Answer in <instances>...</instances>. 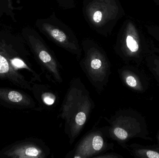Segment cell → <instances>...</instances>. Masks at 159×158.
<instances>
[{
	"instance_id": "obj_13",
	"label": "cell",
	"mask_w": 159,
	"mask_h": 158,
	"mask_svg": "<svg viewBox=\"0 0 159 158\" xmlns=\"http://www.w3.org/2000/svg\"><path fill=\"white\" fill-rule=\"evenodd\" d=\"M43 100L46 105H51L54 104L55 98L53 96L51 95L50 94L47 93L43 96Z\"/></svg>"
},
{
	"instance_id": "obj_5",
	"label": "cell",
	"mask_w": 159,
	"mask_h": 158,
	"mask_svg": "<svg viewBox=\"0 0 159 158\" xmlns=\"http://www.w3.org/2000/svg\"><path fill=\"white\" fill-rule=\"evenodd\" d=\"M129 69L123 71V79L126 84L137 92H145L150 84V80L146 72L137 69Z\"/></svg>"
},
{
	"instance_id": "obj_8",
	"label": "cell",
	"mask_w": 159,
	"mask_h": 158,
	"mask_svg": "<svg viewBox=\"0 0 159 158\" xmlns=\"http://www.w3.org/2000/svg\"><path fill=\"white\" fill-rule=\"evenodd\" d=\"M103 140L101 136L96 135L81 145L80 152L82 156L91 155L93 153L100 151L103 146Z\"/></svg>"
},
{
	"instance_id": "obj_10",
	"label": "cell",
	"mask_w": 159,
	"mask_h": 158,
	"mask_svg": "<svg viewBox=\"0 0 159 158\" xmlns=\"http://www.w3.org/2000/svg\"><path fill=\"white\" fill-rule=\"evenodd\" d=\"M126 45L129 50L132 53H136L139 50V45L133 36L128 35L126 38Z\"/></svg>"
},
{
	"instance_id": "obj_1",
	"label": "cell",
	"mask_w": 159,
	"mask_h": 158,
	"mask_svg": "<svg viewBox=\"0 0 159 158\" xmlns=\"http://www.w3.org/2000/svg\"><path fill=\"white\" fill-rule=\"evenodd\" d=\"M24 39L7 32L0 31V79L22 89L31 90L30 83L20 72L33 70L26 62L29 52Z\"/></svg>"
},
{
	"instance_id": "obj_9",
	"label": "cell",
	"mask_w": 159,
	"mask_h": 158,
	"mask_svg": "<svg viewBox=\"0 0 159 158\" xmlns=\"http://www.w3.org/2000/svg\"><path fill=\"white\" fill-rule=\"evenodd\" d=\"M148 62V70L159 86V60L155 59Z\"/></svg>"
},
{
	"instance_id": "obj_11",
	"label": "cell",
	"mask_w": 159,
	"mask_h": 158,
	"mask_svg": "<svg viewBox=\"0 0 159 158\" xmlns=\"http://www.w3.org/2000/svg\"><path fill=\"white\" fill-rule=\"evenodd\" d=\"M102 60L97 56H93L90 61V66L92 69L94 70H98L102 66Z\"/></svg>"
},
{
	"instance_id": "obj_14",
	"label": "cell",
	"mask_w": 159,
	"mask_h": 158,
	"mask_svg": "<svg viewBox=\"0 0 159 158\" xmlns=\"http://www.w3.org/2000/svg\"><path fill=\"white\" fill-rule=\"evenodd\" d=\"M157 140L158 143V144L159 145V129L157 135Z\"/></svg>"
},
{
	"instance_id": "obj_12",
	"label": "cell",
	"mask_w": 159,
	"mask_h": 158,
	"mask_svg": "<svg viewBox=\"0 0 159 158\" xmlns=\"http://www.w3.org/2000/svg\"><path fill=\"white\" fill-rule=\"evenodd\" d=\"M86 115L85 113L83 112H80L75 117V122L78 125H84L85 122L86 121Z\"/></svg>"
},
{
	"instance_id": "obj_3",
	"label": "cell",
	"mask_w": 159,
	"mask_h": 158,
	"mask_svg": "<svg viewBox=\"0 0 159 158\" xmlns=\"http://www.w3.org/2000/svg\"><path fill=\"white\" fill-rule=\"evenodd\" d=\"M30 99L22 91L0 88V106L14 110H23L30 107Z\"/></svg>"
},
{
	"instance_id": "obj_7",
	"label": "cell",
	"mask_w": 159,
	"mask_h": 158,
	"mask_svg": "<svg viewBox=\"0 0 159 158\" xmlns=\"http://www.w3.org/2000/svg\"><path fill=\"white\" fill-rule=\"evenodd\" d=\"M131 152L134 157L159 158V145L144 146L138 144L131 145Z\"/></svg>"
},
{
	"instance_id": "obj_6",
	"label": "cell",
	"mask_w": 159,
	"mask_h": 158,
	"mask_svg": "<svg viewBox=\"0 0 159 158\" xmlns=\"http://www.w3.org/2000/svg\"><path fill=\"white\" fill-rule=\"evenodd\" d=\"M89 6L88 9L89 18L95 25H102L107 20L111 19V8L109 4H105L106 0H95Z\"/></svg>"
},
{
	"instance_id": "obj_4",
	"label": "cell",
	"mask_w": 159,
	"mask_h": 158,
	"mask_svg": "<svg viewBox=\"0 0 159 158\" xmlns=\"http://www.w3.org/2000/svg\"><path fill=\"white\" fill-rule=\"evenodd\" d=\"M42 151L32 143L18 141L0 151V158H36L41 156Z\"/></svg>"
},
{
	"instance_id": "obj_2",
	"label": "cell",
	"mask_w": 159,
	"mask_h": 158,
	"mask_svg": "<svg viewBox=\"0 0 159 158\" xmlns=\"http://www.w3.org/2000/svg\"><path fill=\"white\" fill-rule=\"evenodd\" d=\"M36 25L40 31L58 45L71 50L78 48V42L75 37L57 23L48 19H41L37 21Z\"/></svg>"
}]
</instances>
